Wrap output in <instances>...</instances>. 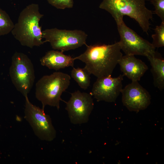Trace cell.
<instances>
[{
    "label": "cell",
    "mask_w": 164,
    "mask_h": 164,
    "mask_svg": "<svg viewBox=\"0 0 164 164\" xmlns=\"http://www.w3.org/2000/svg\"><path fill=\"white\" fill-rule=\"evenodd\" d=\"M43 16L39 12L38 5L36 4L29 5L21 12L11 32L22 45L32 48L44 44L39 25Z\"/></svg>",
    "instance_id": "cell-2"
},
{
    "label": "cell",
    "mask_w": 164,
    "mask_h": 164,
    "mask_svg": "<svg viewBox=\"0 0 164 164\" xmlns=\"http://www.w3.org/2000/svg\"><path fill=\"white\" fill-rule=\"evenodd\" d=\"M71 76L81 88L86 90L90 86L91 75L84 67H73Z\"/></svg>",
    "instance_id": "cell-15"
},
{
    "label": "cell",
    "mask_w": 164,
    "mask_h": 164,
    "mask_svg": "<svg viewBox=\"0 0 164 164\" xmlns=\"http://www.w3.org/2000/svg\"><path fill=\"white\" fill-rule=\"evenodd\" d=\"M116 24L120 36L121 50L125 55L147 57L157 54L155 48L152 43L127 26L123 21Z\"/></svg>",
    "instance_id": "cell-8"
},
{
    "label": "cell",
    "mask_w": 164,
    "mask_h": 164,
    "mask_svg": "<svg viewBox=\"0 0 164 164\" xmlns=\"http://www.w3.org/2000/svg\"><path fill=\"white\" fill-rule=\"evenodd\" d=\"M145 0H103L99 7L109 13L116 24L123 21L124 16H128L135 20L148 34L153 13L146 7Z\"/></svg>",
    "instance_id": "cell-3"
},
{
    "label": "cell",
    "mask_w": 164,
    "mask_h": 164,
    "mask_svg": "<svg viewBox=\"0 0 164 164\" xmlns=\"http://www.w3.org/2000/svg\"><path fill=\"white\" fill-rule=\"evenodd\" d=\"M71 77L68 74L56 72L43 76L36 85L35 96L40 101L42 108L46 105L56 107L59 110L60 102L63 101L62 93L69 86Z\"/></svg>",
    "instance_id": "cell-4"
},
{
    "label": "cell",
    "mask_w": 164,
    "mask_h": 164,
    "mask_svg": "<svg viewBox=\"0 0 164 164\" xmlns=\"http://www.w3.org/2000/svg\"><path fill=\"white\" fill-rule=\"evenodd\" d=\"M121 93L123 104L131 111L145 110L150 104V95L138 81H132L122 89Z\"/></svg>",
    "instance_id": "cell-11"
},
{
    "label": "cell",
    "mask_w": 164,
    "mask_h": 164,
    "mask_svg": "<svg viewBox=\"0 0 164 164\" xmlns=\"http://www.w3.org/2000/svg\"><path fill=\"white\" fill-rule=\"evenodd\" d=\"M25 98L24 118L32 128L35 134L40 140L50 142L56 136V131L51 118L42 108L33 104L28 96Z\"/></svg>",
    "instance_id": "cell-7"
},
{
    "label": "cell",
    "mask_w": 164,
    "mask_h": 164,
    "mask_svg": "<svg viewBox=\"0 0 164 164\" xmlns=\"http://www.w3.org/2000/svg\"><path fill=\"white\" fill-rule=\"evenodd\" d=\"M75 59L57 50L48 51L40 60L42 65L56 71L69 67H73Z\"/></svg>",
    "instance_id": "cell-13"
},
{
    "label": "cell",
    "mask_w": 164,
    "mask_h": 164,
    "mask_svg": "<svg viewBox=\"0 0 164 164\" xmlns=\"http://www.w3.org/2000/svg\"><path fill=\"white\" fill-rule=\"evenodd\" d=\"M87 35L82 30L60 29L57 28L42 31L45 43L49 42L52 48L63 52L87 45Z\"/></svg>",
    "instance_id": "cell-6"
},
{
    "label": "cell",
    "mask_w": 164,
    "mask_h": 164,
    "mask_svg": "<svg viewBox=\"0 0 164 164\" xmlns=\"http://www.w3.org/2000/svg\"><path fill=\"white\" fill-rule=\"evenodd\" d=\"M14 24L9 15L0 9V36L5 35L11 32Z\"/></svg>",
    "instance_id": "cell-16"
},
{
    "label": "cell",
    "mask_w": 164,
    "mask_h": 164,
    "mask_svg": "<svg viewBox=\"0 0 164 164\" xmlns=\"http://www.w3.org/2000/svg\"><path fill=\"white\" fill-rule=\"evenodd\" d=\"M118 64L123 76L132 81L140 80L148 69L144 62L132 55L122 56Z\"/></svg>",
    "instance_id": "cell-12"
},
{
    "label": "cell",
    "mask_w": 164,
    "mask_h": 164,
    "mask_svg": "<svg viewBox=\"0 0 164 164\" xmlns=\"http://www.w3.org/2000/svg\"><path fill=\"white\" fill-rule=\"evenodd\" d=\"M9 75L16 90L24 97L28 96L35 78L33 65L26 54L16 52L12 58Z\"/></svg>",
    "instance_id": "cell-5"
},
{
    "label": "cell",
    "mask_w": 164,
    "mask_h": 164,
    "mask_svg": "<svg viewBox=\"0 0 164 164\" xmlns=\"http://www.w3.org/2000/svg\"><path fill=\"white\" fill-rule=\"evenodd\" d=\"M71 94L70 99L66 102L65 108L70 122L74 125L87 122L94 107L92 95L79 90Z\"/></svg>",
    "instance_id": "cell-9"
},
{
    "label": "cell",
    "mask_w": 164,
    "mask_h": 164,
    "mask_svg": "<svg viewBox=\"0 0 164 164\" xmlns=\"http://www.w3.org/2000/svg\"><path fill=\"white\" fill-rule=\"evenodd\" d=\"M151 66L153 83L155 87L162 91L164 88V60L157 54L147 57Z\"/></svg>",
    "instance_id": "cell-14"
},
{
    "label": "cell",
    "mask_w": 164,
    "mask_h": 164,
    "mask_svg": "<svg viewBox=\"0 0 164 164\" xmlns=\"http://www.w3.org/2000/svg\"><path fill=\"white\" fill-rule=\"evenodd\" d=\"M52 6L57 9H64L73 7V0H47Z\"/></svg>",
    "instance_id": "cell-18"
},
{
    "label": "cell",
    "mask_w": 164,
    "mask_h": 164,
    "mask_svg": "<svg viewBox=\"0 0 164 164\" xmlns=\"http://www.w3.org/2000/svg\"><path fill=\"white\" fill-rule=\"evenodd\" d=\"M86 50L74 57L85 64V68L97 78L111 75L123 56L120 42L111 44H95L86 45Z\"/></svg>",
    "instance_id": "cell-1"
},
{
    "label": "cell",
    "mask_w": 164,
    "mask_h": 164,
    "mask_svg": "<svg viewBox=\"0 0 164 164\" xmlns=\"http://www.w3.org/2000/svg\"><path fill=\"white\" fill-rule=\"evenodd\" d=\"M155 33L152 36L153 39L152 44L156 48L164 46V22L156 26L154 29Z\"/></svg>",
    "instance_id": "cell-17"
},
{
    "label": "cell",
    "mask_w": 164,
    "mask_h": 164,
    "mask_svg": "<svg viewBox=\"0 0 164 164\" xmlns=\"http://www.w3.org/2000/svg\"><path fill=\"white\" fill-rule=\"evenodd\" d=\"M111 75L98 77L94 83L91 94L97 101L114 102L121 93L123 75L116 77Z\"/></svg>",
    "instance_id": "cell-10"
},
{
    "label": "cell",
    "mask_w": 164,
    "mask_h": 164,
    "mask_svg": "<svg viewBox=\"0 0 164 164\" xmlns=\"http://www.w3.org/2000/svg\"><path fill=\"white\" fill-rule=\"evenodd\" d=\"M151 3L154 6V12L164 22V0H151Z\"/></svg>",
    "instance_id": "cell-19"
}]
</instances>
